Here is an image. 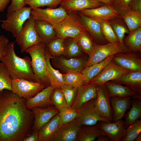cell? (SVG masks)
I'll return each instance as SVG.
<instances>
[{
	"label": "cell",
	"mask_w": 141,
	"mask_h": 141,
	"mask_svg": "<svg viewBox=\"0 0 141 141\" xmlns=\"http://www.w3.org/2000/svg\"><path fill=\"white\" fill-rule=\"evenodd\" d=\"M26 102L11 91L0 92V141H23L32 132L34 115Z\"/></svg>",
	"instance_id": "cell-1"
},
{
	"label": "cell",
	"mask_w": 141,
	"mask_h": 141,
	"mask_svg": "<svg viewBox=\"0 0 141 141\" xmlns=\"http://www.w3.org/2000/svg\"><path fill=\"white\" fill-rule=\"evenodd\" d=\"M14 44V42L9 43L1 62L8 69L12 79L21 78L35 81L31 58L27 56L23 58L18 56L15 52Z\"/></svg>",
	"instance_id": "cell-2"
},
{
	"label": "cell",
	"mask_w": 141,
	"mask_h": 141,
	"mask_svg": "<svg viewBox=\"0 0 141 141\" xmlns=\"http://www.w3.org/2000/svg\"><path fill=\"white\" fill-rule=\"evenodd\" d=\"M46 44L42 42L30 47L25 51L31 57L35 81L45 88L50 85L46 59Z\"/></svg>",
	"instance_id": "cell-3"
},
{
	"label": "cell",
	"mask_w": 141,
	"mask_h": 141,
	"mask_svg": "<svg viewBox=\"0 0 141 141\" xmlns=\"http://www.w3.org/2000/svg\"><path fill=\"white\" fill-rule=\"evenodd\" d=\"M53 27L56 37L64 39L68 38H76L86 31L77 12L68 13L66 18Z\"/></svg>",
	"instance_id": "cell-4"
},
{
	"label": "cell",
	"mask_w": 141,
	"mask_h": 141,
	"mask_svg": "<svg viewBox=\"0 0 141 141\" xmlns=\"http://www.w3.org/2000/svg\"><path fill=\"white\" fill-rule=\"evenodd\" d=\"M31 9L30 7L25 6L18 10L7 12L6 19L3 21L2 27L15 38L25 22L30 17Z\"/></svg>",
	"instance_id": "cell-5"
},
{
	"label": "cell",
	"mask_w": 141,
	"mask_h": 141,
	"mask_svg": "<svg viewBox=\"0 0 141 141\" xmlns=\"http://www.w3.org/2000/svg\"><path fill=\"white\" fill-rule=\"evenodd\" d=\"M35 20L31 15L15 37V42L20 47L22 53L30 47L43 42L35 29Z\"/></svg>",
	"instance_id": "cell-6"
},
{
	"label": "cell",
	"mask_w": 141,
	"mask_h": 141,
	"mask_svg": "<svg viewBox=\"0 0 141 141\" xmlns=\"http://www.w3.org/2000/svg\"><path fill=\"white\" fill-rule=\"evenodd\" d=\"M128 51H130L119 42L99 45L95 42L92 51L89 56L85 67L100 62L117 53Z\"/></svg>",
	"instance_id": "cell-7"
},
{
	"label": "cell",
	"mask_w": 141,
	"mask_h": 141,
	"mask_svg": "<svg viewBox=\"0 0 141 141\" xmlns=\"http://www.w3.org/2000/svg\"><path fill=\"white\" fill-rule=\"evenodd\" d=\"M44 88L37 82L21 78L12 79V92L26 100L33 97Z\"/></svg>",
	"instance_id": "cell-8"
},
{
	"label": "cell",
	"mask_w": 141,
	"mask_h": 141,
	"mask_svg": "<svg viewBox=\"0 0 141 141\" xmlns=\"http://www.w3.org/2000/svg\"><path fill=\"white\" fill-rule=\"evenodd\" d=\"M68 15L65 10L61 7L56 8H33L31 10V14L35 20L46 21L53 27L63 20Z\"/></svg>",
	"instance_id": "cell-9"
},
{
	"label": "cell",
	"mask_w": 141,
	"mask_h": 141,
	"mask_svg": "<svg viewBox=\"0 0 141 141\" xmlns=\"http://www.w3.org/2000/svg\"><path fill=\"white\" fill-rule=\"evenodd\" d=\"M94 102V99L90 100L77 109L78 115L76 119L81 126L95 125L100 121L110 122L99 114L95 109Z\"/></svg>",
	"instance_id": "cell-10"
},
{
	"label": "cell",
	"mask_w": 141,
	"mask_h": 141,
	"mask_svg": "<svg viewBox=\"0 0 141 141\" xmlns=\"http://www.w3.org/2000/svg\"><path fill=\"white\" fill-rule=\"evenodd\" d=\"M95 109L99 114L110 122L113 120V111L111 98L104 84L98 85L97 96L94 99Z\"/></svg>",
	"instance_id": "cell-11"
},
{
	"label": "cell",
	"mask_w": 141,
	"mask_h": 141,
	"mask_svg": "<svg viewBox=\"0 0 141 141\" xmlns=\"http://www.w3.org/2000/svg\"><path fill=\"white\" fill-rule=\"evenodd\" d=\"M113 61L122 68L131 71H141V53L130 51L114 55Z\"/></svg>",
	"instance_id": "cell-12"
},
{
	"label": "cell",
	"mask_w": 141,
	"mask_h": 141,
	"mask_svg": "<svg viewBox=\"0 0 141 141\" xmlns=\"http://www.w3.org/2000/svg\"><path fill=\"white\" fill-rule=\"evenodd\" d=\"M132 71L126 70L115 64L113 60L98 74L91 79L88 84L98 85L104 84Z\"/></svg>",
	"instance_id": "cell-13"
},
{
	"label": "cell",
	"mask_w": 141,
	"mask_h": 141,
	"mask_svg": "<svg viewBox=\"0 0 141 141\" xmlns=\"http://www.w3.org/2000/svg\"><path fill=\"white\" fill-rule=\"evenodd\" d=\"M124 120L107 122L100 121L97 123L104 134L108 136L111 141H123L126 133Z\"/></svg>",
	"instance_id": "cell-14"
},
{
	"label": "cell",
	"mask_w": 141,
	"mask_h": 141,
	"mask_svg": "<svg viewBox=\"0 0 141 141\" xmlns=\"http://www.w3.org/2000/svg\"><path fill=\"white\" fill-rule=\"evenodd\" d=\"M81 126L76 119L62 125L48 141H77Z\"/></svg>",
	"instance_id": "cell-15"
},
{
	"label": "cell",
	"mask_w": 141,
	"mask_h": 141,
	"mask_svg": "<svg viewBox=\"0 0 141 141\" xmlns=\"http://www.w3.org/2000/svg\"><path fill=\"white\" fill-rule=\"evenodd\" d=\"M79 13L81 24L96 43L103 45L109 43L102 33L98 20L85 16L79 12Z\"/></svg>",
	"instance_id": "cell-16"
},
{
	"label": "cell",
	"mask_w": 141,
	"mask_h": 141,
	"mask_svg": "<svg viewBox=\"0 0 141 141\" xmlns=\"http://www.w3.org/2000/svg\"><path fill=\"white\" fill-rule=\"evenodd\" d=\"M31 109L34 117L32 131H38L43 126L59 113V110L53 107H49L46 108L36 107Z\"/></svg>",
	"instance_id": "cell-17"
},
{
	"label": "cell",
	"mask_w": 141,
	"mask_h": 141,
	"mask_svg": "<svg viewBox=\"0 0 141 141\" xmlns=\"http://www.w3.org/2000/svg\"><path fill=\"white\" fill-rule=\"evenodd\" d=\"M83 15L94 19L108 21L120 15L112 6L106 4L93 8L79 11Z\"/></svg>",
	"instance_id": "cell-18"
},
{
	"label": "cell",
	"mask_w": 141,
	"mask_h": 141,
	"mask_svg": "<svg viewBox=\"0 0 141 141\" xmlns=\"http://www.w3.org/2000/svg\"><path fill=\"white\" fill-rule=\"evenodd\" d=\"M98 88V85L92 84L83 85L78 87L75 99L70 107L77 109L84 103L95 99L97 96Z\"/></svg>",
	"instance_id": "cell-19"
},
{
	"label": "cell",
	"mask_w": 141,
	"mask_h": 141,
	"mask_svg": "<svg viewBox=\"0 0 141 141\" xmlns=\"http://www.w3.org/2000/svg\"><path fill=\"white\" fill-rule=\"evenodd\" d=\"M104 4L95 0H63L60 4L68 13L96 8Z\"/></svg>",
	"instance_id": "cell-20"
},
{
	"label": "cell",
	"mask_w": 141,
	"mask_h": 141,
	"mask_svg": "<svg viewBox=\"0 0 141 141\" xmlns=\"http://www.w3.org/2000/svg\"><path fill=\"white\" fill-rule=\"evenodd\" d=\"M54 88L52 86L50 85L44 89L33 97L26 100V108L30 110L34 107L41 108L52 105L50 97Z\"/></svg>",
	"instance_id": "cell-21"
},
{
	"label": "cell",
	"mask_w": 141,
	"mask_h": 141,
	"mask_svg": "<svg viewBox=\"0 0 141 141\" xmlns=\"http://www.w3.org/2000/svg\"><path fill=\"white\" fill-rule=\"evenodd\" d=\"M111 81L129 87L141 96V71H132Z\"/></svg>",
	"instance_id": "cell-22"
},
{
	"label": "cell",
	"mask_w": 141,
	"mask_h": 141,
	"mask_svg": "<svg viewBox=\"0 0 141 141\" xmlns=\"http://www.w3.org/2000/svg\"><path fill=\"white\" fill-rule=\"evenodd\" d=\"M132 98L130 97L111 98L113 111L112 122L122 119L131 106Z\"/></svg>",
	"instance_id": "cell-23"
},
{
	"label": "cell",
	"mask_w": 141,
	"mask_h": 141,
	"mask_svg": "<svg viewBox=\"0 0 141 141\" xmlns=\"http://www.w3.org/2000/svg\"><path fill=\"white\" fill-rule=\"evenodd\" d=\"M105 85L110 98L130 97L141 99L139 95L129 87L111 81L106 83Z\"/></svg>",
	"instance_id": "cell-24"
},
{
	"label": "cell",
	"mask_w": 141,
	"mask_h": 141,
	"mask_svg": "<svg viewBox=\"0 0 141 141\" xmlns=\"http://www.w3.org/2000/svg\"><path fill=\"white\" fill-rule=\"evenodd\" d=\"M88 59L84 58H72L68 59L63 57L58 60L59 67L66 72H81L86 66Z\"/></svg>",
	"instance_id": "cell-25"
},
{
	"label": "cell",
	"mask_w": 141,
	"mask_h": 141,
	"mask_svg": "<svg viewBox=\"0 0 141 141\" xmlns=\"http://www.w3.org/2000/svg\"><path fill=\"white\" fill-rule=\"evenodd\" d=\"M60 121V116L58 113L39 130L38 141H48L59 128Z\"/></svg>",
	"instance_id": "cell-26"
},
{
	"label": "cell",
	"mask_w": 141,
	"mask_h": 141,
	"mask_svg": "<svg viewBox=\"0 0 141 141\" xmlns=\"http://www.w3.org/2000/svg\"><path fill=\"white\" fill-rule=\"evenodd\" d=\"M103 134L97 124L83 125L78 131L77 141H94L99 135Z\"/></svg>",
	"instance_id": "cell-27"
},
{
	"label": "cell",
	"mask_w": 141,
	"mask_h": 141,
	"mask_svg": "<svg viewBox=\"0 0 141 141\" xmlns=\"http://www.w3.org/2000/svg\"><path fill=\"white\" fill-rule=\"evenodd\" d=\"M34 27L37 34L45 44L56 37L54 27L46 21L35 20Z\"/></svg>",
	"instance_id": "cell-28"
},
{
	"label": "cell",
	"mask_w": 141,
	"mask_h": 141,
	"mask_svg": "<svg viewBox=\"0 0 141 141\" xmlns=\"http://www.w3.org/2000/svg\"><path fill=\"white\" fill-rule=\"evenodd\" d=\"M123 43L130 51L141 53V27L130 32L124 38Z\"/></svg>",
	"instance_id": "cell-29"
},
{
	"label": "cell",
	"mask_w": 141,
	"mask_h": 141,
	"mask_svg": "<svg viewBox=\"0 0 141 141\" xmlns=\"http://www.w3.org/2000/svg\"><path fill=\"white\" fill-rule=\"evenodd\" d=\"M114 55L107 57L100 62L85 67L81 72L85 77V85L88 84L91 79L97 75L103 70L113 60Z\"/></svg>",
	"instance_id": "cell-30"
},
{
	"label": "cell",
	"mask_w": 141,
	"mask_h": 141,
	"mask_svg": "<svg viewBox=\"0 0 141 141\" xmlns=\"http://www.w3.org/2000/svg\"><path fill=\"white\" fill-rule=\"evenodd\" d=\"M45 57L50 85L54 88L61 89L64 83L62 74L55 69L51 65L50 59L52 58L46 49Z\"/></svg>",
	"instance_id": "cell-31"
},
{
	"label": "cell",
	"mask_w": 141,
	"mask_h": 141,
	"mask_svg": "<svg viewBox=\"0 0 141 141\" xmlns=\"http://www.w3.org/2000/svg\"><path fill=\"white\" fill-rule=\"evenodd\" d=\"M130 110L125 115L124 126L125 128L141 117V99L132 98Z\"/></svg>",
	"instance_id": "cell-32"
},
{
	"label": "cell",
	"mask_w": 141,
	"mask_h": 141,
	"mask_svg": "<svg viewBox=\"0 0 141 141\" xmlns=\"http://www.w3.org/2000/svg\"><path fill=\"white\" fill-rule=\"evenodd\" d=\"M46 50L52 57L66 54V45L64 39L60 38L55 37L46 44Z\"/></svg>",
	"instance_id": "cell-33"
},
{
	"label": "cell",
	"mask_w": 141,
	"mask_h": 141,
	"mask_svg": "<svg viewBox=\"0 0 141 141\" xmlns=\"http://www.w3.org/2000/svg\"><path fill=\"white\" fill-rule=\"evenodd\" d=\"M108 21L118 37L119 42L124 46L123 43V39L125 37V34H128L129 31L122 18L119 15Z\"/></svg>",
	"instance_id": "cell-34"
},
{
	"label": "cell",
	"mask_w": 141,
	"mask_h": 141,
	"mask_svg": "<svg viewBox=\"0 0 141 141\" xmlns=\"http://www.w3.org/2000/svg\"><path fill=\"white\" fill-rule=\"evenodd\" d=\"M120 15L127 26L129 32L141 27V15L130 10Z\"/></svg>",
	"instance_id": "cell-35"
},
{
	"label": "cell",
	"mask_w": 141,
	"mask_h": 141,
	"mask_svg": "<svg viewBox=\"0 0 141 141\" xmlns=\"http://www.w3.org/2000/svg\"><path fill=\"white\" fill-rule=\"evenodd\" d=\"M65 84L78 87L85 83V77L81 72H69L62 74Z\"/></svg>",
	"instance_id": "cell-36"
},
{
	"label": "cell",
	"mask_w": 141,
	"mask_h": 141,
	"mask_svg": "<svg viewBox=\"0 0 141 141\" xmlns=\"http://www.w3.org/2000/svg\"><path fill=\"white\" fill-rule=\"evenodd\" d=\"M75 39L83 52L89 56H90L92 51L95 42L91 36L86 31Z\"/></svg>",
	"instance_id": "cell-37"
},
{
	"label": "cell",
	"mask_w": 141,
	"mask_h": 141,
	"mask_svg": "<svg viewBox=\"0 0 141 141\" xmlns=\"http://www.w3.org/2000/svg\"><path fill=\"white\" fill-rule=\"evenodd\" d=\"M60 127L76 119L78 115L76 109L66 107L59 110ZM59 127V128H60Z\"/></svg>",
	"instance_id": "cell-38"
},
{
	"label": "cell",
	"mask_w": 141,
	"mask_h": 141,
	"mask_svg": "<svg viewBox=\"0 0 141 141\" xmlns=\"http://www.w3.org/2000/svg\"><path fill=\"white\" fill-rule=\"evenodd\" d=\"M97 20L100 23L102 33L108 43H114L119 42L118 37L109 21Z\"/></svg>",
	"instance_id": "cell-39"
},
{
	"label": "cell",
	"mask_w": 141,
	"mask_h": 141,
	"mask_svg": "<svg viewBox=\"0 0 141 141\" xmlns=\"http://www.w3.org/2000/svg\"><path fill=\"white\" fill-rule=\"evenodd\" d=\"M12 80L8 69L0 61V92L5 89L11 91Z\"/></svg>",
	"instance_id": "cell-40"
},
{
	"label": "cell",
	"mask_w": 141,
	"mask_h": 141,
	"mask_svg": "<svg viewBox=\"0 0 141 141\" xmlns=\"http://www.w3.org/2000/svg\"><path fill=\"white\" fill-rule=\"evenodd\" d=\"M50 99L52 105L59 110L67 107L65 99L61 89L54 88L51 95Z\"/></svg>",
	"instance_id": "cell-41"
},
{
	"label": "cell",
	"mask_w": 141,
	"mask_h": 141,
	"mask_svg": "<svg viewBox=\"0 0 141 141\" xmlns=\"http://www.w3.org/2000/svg\"><path fill=\"white\" fill-rule=\"evenodd\" d=\"M77 87L67 84L61 88L68 107H70L73 104L77 96Z\"/></svg>",
	"instance_id": "cell-42"
},
{
	"label": "cell",
	"mask_w": 141,
	"mask_h": 141,
	"mask_svg": "<svg viewBox=\"0 0 141 141\" xmlns=\"http://www.w3.org/2000/svg\"><path fill=\"white\" fill-rule=\"evenodd\" d=\"M126 135L123 141H133L141 133V120L138 119L126 128Z\"/></svg>",
	"instance_id": "cell-43"
},
{
	"label": "cell",
	"mask_w": 141,
	"mask_h": 141,
	"mask_svg": "<svg viewBox=\"0 0 141 141\" xmlns=\"http://www.w3.org/2000/svg\"><path fill=\"white\" fill-rule=\"evenodd\" d=\"M63 0H25V5H28L32 9L46 6L55 8Z\"/></svg>",
	"instance_id": "cell-44"
},
{
	"label": "cell",
	"mask_w": 141,
	"mask_h": 141,
	"mask_svg": "<svg viewBox=\"0 0 141 141\" xmlns=\"http://www.w3.org/2000/svg\"><path fill=\"white\" fill-rule=\"evenodd\" d=\"M66 45V53L69 58H72L79 55L83 52L75 39L71 38Z\"/></svg>",
	"instance_id": "cell-45"
},
{
	"label": "cell",
	"mask_w": 141,
	"mask_h": 141,
	"mask_svg": "<svg viewBox=\"0 0 141 141\" xmlns=\"http://www.w3.org/2000/svg\"><path fill=\"white\" fill-rule=\"evenodd\" d=\"M133 0H115L112 6L121 15L130 10Z\"/></svg>",
	"instance_id": "cell-46"
},
{
	"label": "cell",
	"mask_w": 141,
	"mask_h": 141,
	"mask_svg": "<svg viewBox=\"0 0 141 141\" xmlns=\"http://www.w3.org/2000/svg\"><path fill=\"white\" fill-rule=\"evenodd\" d=\"M25 0H11V3L8 7L7 12L18 10L26 5Z\"/></svg>",
	"instance_id": "cell-47"
},
{
	"label": "cell",
	"mask_w": 141,
	"mask_h": 141,
	"mask_svg": "<svg viewBox=\"0 0 141 141\" xmlns=\"http://www.w3.org/2000/svg\"><path fill=\"white\" fill-rule=\"evenodd\" d=\"M9 43L8 39L5 36L0 35V60L4 55L7 46Z\"/></svg>",
	"instance_id": "cell-48"
},
{
	"label": "cell",
	"mask_w": 141,
	"mask_h": 141,
	"mask_svg": "<svg viewBox=\"0 0 141 141\" xmlns=\"http://www.w3.org/2000/svg\"><path fill=\"white\" fill-rule=\"evenodd\" d=\"M130 10L141 15V0H133L130 5Z\"/></svg>",
	"instance_id": "cell-49"
},
{
	"label": "cell",
	"mask_w": 141,
	"mask_h": 141,
	"mask_svg": "<svg viewBox=\"0 0 141 141\" xmlns=\"http://www.w3.org/2000/svg\"><path fill=\"white\" fill-rule=\"evenodd\" d=\"M38 131H32L29 136L24 139V141H38Z\"/></svg>",
	"instance_id": "cell-50"
},
{
	"label": "cell",
	"mask_w": 141,
	"mask_h": 141,
	"mask_svg": "<svg viewBox=\"0 0 141 141\" xmlns=\"http://www.w3.org/2000/svg\"><path fill=\"white\" fill-rule=\"evenodd\" d=\"M11 0H0V12L4 11Z\"/></svg>",
	"instance_id": "cell-51"
},
{
	"label": "cell",
	"mask_w": 141,
	"mask_h": 141,
	"mask_svg": "<svg viewBox=\"0 0 141 141\" xmlns=\"http://www.w3.org/2000/svg\"><path fill=\"white\" fill-rule=\"evenodd\" d=\"M96 141H110V139L107 136L103 134L98 136L96 139Z\"/></svg>",
	"instance_id": "cell-52"
},
{
	"label": "cell",
	"mask_w": 141,
	"mask_h": 141,
	"mask_svg": "<svg viewBox=\"0 0 141 141\" xmlns=\"http://www.w3.org/2000/svg\"><path fill=\"white\" fill-rule=\"evenodd\" d=\"M105 4L112 6L115 0H95Z\"/></svg>",
	"instance_id": "cell-53"
},
{
	"label": "cell",
	"mask_w": 141,
	"mask_h": 141,
	"mask_svg": "<svg viewBox=\"0 0 141 141\" xmlns=\"http://www.w3.org/2000/svg\"><path fill=\"white\" fill-rule=\"evenodd\" d=\"M135 141H141V133H140L137 137L134 140Z\"/></svg>",
	"instance_id": "cell-54"
}]
</instances>
